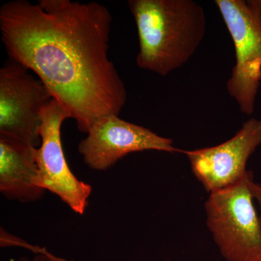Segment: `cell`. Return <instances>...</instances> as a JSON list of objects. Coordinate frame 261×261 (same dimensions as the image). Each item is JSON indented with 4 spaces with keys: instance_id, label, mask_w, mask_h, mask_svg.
<instances>
[{
    "instance_id": "cell-1",
    "label": "cell",
    "mask_w": 261,
    "mask_h": 261,
    "mask_svg": "<svg viewBox=\"0 0 261 261\" xmlns=\"http://www.w3.org/2000/svg\"><path fill=\"white\" fill-rule=\"evenodd\" d=\"M112 21L97 2L13 0L0 8L9 58L39 77L85 134L102 117L119 116L127 101L108 54Z\"/></svg>"
},
{
    "instance_id": "cell-2",
    "label": "cell",
    "mask_w": 261,
    "mask_h": 261,
    "mask_svg": "<svg viewBox=\"0 0 261 261\" xmlns=\"http://www.w3.org/2000/svg\"><path fill=\"white\" fill-rule=\"evenodd\" d=\"M140 50L137 66L166 76L190 61L205 34L203 8L193 0H129Z\"/></svg>"
},
{
    "instance_id": "cell-3",
    "label": "cell",
    "mask_w": 261,
    "mask_h": 261,
    "mask_svg": "<svg viewBox=\"0 0 261 261\" xmlns=\"http://www.w3.org/2000/svg\"><path fill=\"white\" fill-rule=\"evenodd\" d=\"M248 171L241 180L211 192L205 208L207 226L226 261H261V221L253 204Z\"/></svg>"
},
{
    "instance_id": "cell-4",
    "label": "cell",
    "mask_w": 261,
    "mask_h": 261,
    "mask_svg": "<svg viewBox=\"0 0 261 261\" xmlns=\"http://www.w3.org/2000/svg\"><path fill=\"white\" fill-rule=\"evenodd\" d=\"M232 39L235 62L227 82L243 114H252L261 83V0H216Z\"/></svg>"
},
{
    "instance_id": "cell-5",
    "label": "cell",
    "mask_w": 261,
    "mask_h": 261,
    "mask_svg": "<svg viewBox=\"0 0 261 261\" xmlns=\"http://www.w3.org/2000/svg\"><path fill=\"white\" fill-rule=\"evenodd\" d=\"M53 99L39 77L8 58L0 68V136L38 148L42 111Z\"/></svg>"
},
{
    "instance_id": "cell-6",
    "label": "cell",
    "mask_w": 261,
    "mask_h": 261,
    "mask_svg": "<svg viewBox=\"0 0 261 261\" xmlns=\"http://www.w3.org/2000/svg\"><path fill=\"white\" fill-rule=\"evenodd\" d=\"M70 113L56 99L43 110L39 134L41 144L34 152L39 185L58 196L73 212L85 214L92 187L81 181L70 170L61 140V127Z\"/></svg>"
},
{
    "instance_id": "cell-7",
    "label": "cell",
    "mask_w": 261,
    "mask_h": 261,
    "mask_svg": "<svg viewBox=\"0 0 261 261\" xmlns=\"http://www.w3.org/2000/svg\"><path fill=\"white\" fill-rule=\"evenodd\" d=\"M78 145L84 163L94 171H106L132 152L146 150L181 152L171 139L110 115L94 122Z\"/></svg>"
},
{
    "instance_id": "cell-8",
    "label": "cell",
    "mask_w": 261,
    "mask_h": 261,
    "mask_svg": "<svg viewBox=\"0 0 261 261\" xmlns=\"http://www.w3.org/2000/svg\"><path fill=\"white\" fill-rule=\"evenodd\" d=\"M260 145L261 120L253 118L222 144L180 152L186 154L195 177L211 193L241 180L248 171L247 161Z\"/></svg>"
},
{
    "instance_id": "cell-9",
    "label": "cell",
    "mask_w": 261,
    "mask_h": 261,
    "mask_svg": "<svg viewBox=\"0 0 261 261\" xmlns=\"http://www.w3.org/2000/svg\"><path fill=\"white\" fill-rule=\"evenodd\" d=\"M35 149L0 136V192L8 200L29 203L45 193L39 185Z\"/></svg>"
},
{
    "instance_id": "cell-10",
    "label": "cell",
    "mask_w": 261,
    "mask_h": 261,
    "mask_svg": "<svg viewBox=\"0 0 261 261\" xmlns=\"http://www.w3.org/2000/svg\"><path fill=\"white\" fill-rule=\"evenodd\" d=\"M18 261H72L65 260V259L61 258V257H57L56 255L51 253L47 254H38L37 255L29 258V257H22L19 259Z\"/></svg>"
},
{
    "instance_id": "cell-11",
    "label": "cell",
    "mask_w": 261,
    "mask_h": 261,
    "mask_svg": "<svg viewBox=\"0 0 261 261\" xmlns=\"http://www.w3.org/2000/svg\"><path fill=\"white\" fill-rule=\"evenodd\" d=\"M250 188L251 190L252 195L253 196L254 200L257 201L260 210V221H261V185L260 184L255 183L252 179L250 182Z\"/></svg>"
},
{
    "instance_id": "cell-12",
    "label": "cell",
    "mask_w": 261,
    "mask_h": 261,
    "mask_svg": "<svg viewBox=\"0 0 261 261\" xmlns=\"http://www.w3.org/2000/svg\"><path fill=\"white\" fill-rule=\"evenodd\" d=\"M167 261H171V260H168Z\"/></svg>"
}]
</instances>
